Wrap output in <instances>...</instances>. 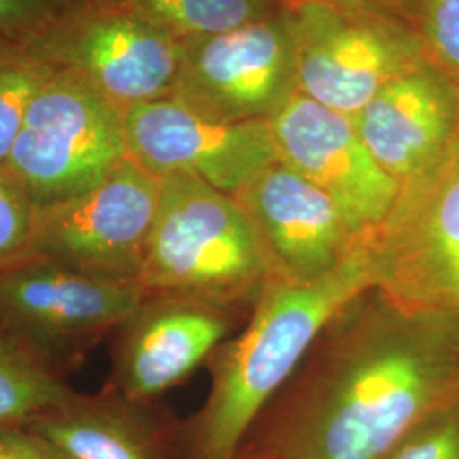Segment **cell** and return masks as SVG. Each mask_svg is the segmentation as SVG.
<instances>
[{"mask_svg":"<svg viewBox=\"0 0 459 459\" xmlns=\"http://www.w3.org/2000/svg\"><path fill=\"white\" fill-rule=\"evenodd\" d=\"M456 396L458 322L371 286L328 322L246 443L264 459H381Z\"/></svg>","mask_w":459,"mask_h":459,"instance_id":"cell-1","label":"cell"},{"mask_svg":"<svg viewBox=\"0 0 459 459\" xmlns=\"http://www.w3.org/2000/svg\"><path fill=\"white\" fill-rule=\"evenodd\" d=\"M373 237L324 278H271L246 327L220 345L206 366L212 388L184 422L189 459H233L271 402L295 377L315 341L345 305L377 286Z\"/></svg>","mask_w":459,"mask_h":459,"instance_id":"cell-2","label":"cell"},{"mask_svg":"<svg viewBox=\"0 0 459 459\" xmlns=\"http://www.w3.org/2000/svg\"><path fill=\"white\" fill-rule=\"evenodd\" d=\"M274 278L263 240L233 195L191 174L160 178L140 286L250 312Z\"/></svg>","mask_w":459,"mask_h":459,"instance_id":"cell-3","label":"cell"},{"mask_svg":"<svg viewBox=\"0 0 459 459\" xmlns=\"http://www.w3.org/2000/svg\"><path fill=\"white\" fill-rule=\"evenodd\" d=\"M281 16L293 39L296 91L344 115H358L386 83L429 58L405 17L327 0H286Z\"/></svg>","mask_w":459,"mask_h":459,"instance_id":"cell-4","label":"cell"},{"mask_svg":"<svg viewBox=\"0 0 459 459\" xmlns=\"http://www.w3.org/2000/svg\"><path fill=\"white\" fill-rule=\"evenodd\" d=\"M143 295L136 282L94 278L30 255L0 271V330L51 375L66 379Z\"/></svg>","mask_w":459,"mask_h":459,"instance_id":"cell-5","label":"cell"},{"mask_svg":"<svg viewBox=\"0 0 459 459\" xmlns=\"http://www.w3.org/2000/svg\"><path fill=\"white\" fill-rule=\"evenodd\" d=\"M371 252L379 290L409 310L459 324V128L402 184Z\"/></svg>","mask_w":459,"mask_h":459,"instance_id":"cell-6","label":"cell"},{"mask_svg":"<svg viewBox=\"0 0 459 459\" xmlns=\"http://www.w3.org/2000/svg\"><path fill=\"white\" fill-rule=\"evenodd\" d=\"M126 159L125 109L55 70L26 113L7 167L41 208L94 189Z\"/></svg>","mask_w":459,"mask_h":459,"instance_id":"cell-7","label":"cell"},{"mask_svg":"<svg viewBox=\"0 0 459 459\" xmlns=\"http://www.w3.org/2000/svg\"><path fill=\"white\" fill-rule=\"evenodd\" d=\"M26 49L123 109L172 98L181 72V39L102 0H83Z\"/></svg>","mask_w":459,"mask_h":459,"instance_id":"cell-8","label":"cell"},{"mask_svg":"<svg viewBox=\"0 0 459 459\" xmlns=\"http://www.w3.org/2000/svg\"><path fill=\"white\" fill-rule=\"evenodd\" d=\"M159 199L160 178L128 157L94 189L38 208L31 255L140 284Z\"/></svg>","mask_w":459,"mask_h":459,"instance_id":"cell-9","label":"cell"},{"mask_svg":"<svg viewBox=\"0 0 459 459\" xmlns=\"http://www.w3.org/2000/svg\"><path fill=\"white\" fill-rule=\"evenodd\" d=\"M296 92L293 39L281 14L182 41L172 100L225 123L267 121Z\"/></svg>","mask_w":459,"mask_h":459,"instance_id":"cell-10","label":"cell"},{"mask_svg":"<svg viewBox=\"0 0 459 459\" xmlns=\"http://www.w3.org/2000/svg\"><path fill=\"white\" fill-rule=\"evenodd\" d=\"M248 313L196 296L145 291L111 333L106 385L138 400H157L206 364Z\"/></svg>","mask_w":459,"mask_h":459,"instance_id":"cell-11","label":"cell"},{"mask_svg":"<svg viewBox=\"0 0 459 459\" xmlns=\"http://www.w3.org/2000/svg\"><path fill=\"white\" fill-rule=\"evenodd\" d=\"M279 162L320 187L361 233H375L402 184L377 164L352 116L296 91L267 119Z\"/></svg>","mask_w":459,"mask_h":459,"instance_id":"cell-12","label":"cell"},{"mask_svg":"<svg viewBox=\"0 0 459 459\" xmlns=\"http://www.w3.org/2000/svg\"><path fill=\"white\" fill-rule=\"evenodd\" d=\"M128 157L157 178L191 174L235 195L278 160L267 121L225 123L172 99L125 109Z\"/></svg>","mask_w":459,"mask_h":459,"instance_id":"cell-13","label":"cell"},{"mask_svg":"<svg viewBox=\"0 0 459 459\" xmlns=\"http://www.w3.org/2000/svg\"><path fill=\"white\" fill-rule=\"evenodd\" d=\"M233 197L255 225L274 278H324L377 233L358 231L328 195L279 160Z\"/></svg>","mask_w":459,"mask_h":459,"instance_id":"cell-14","label":"cell"},{"mask_svg":"<svg viewBox=\"0 0 459 459\" xmlns=\"http://www.w3.org/2000/svg\"><path fill=\"white\" fill-rule=\"evenodd\" d=\"M352 117L377 164L403 184L458 132L459 85L427 58L386 83Z\"/></svg>","mask_w":459,"mask_h":459,"instance_id":"cell-15","label":"cell"},{"mask_svg":"<svg viewBox=\"0 0 459 459\" xmlns=\"http://www.w3.org/2000/svg\"><path fill=\"white\" fill-rule=\"evenodd\" d=\"M26 427L68 459H189L184 422L104 385L72 394Z\"/></svg>","mask_w":459,"mask_h":459,"instance_id":"cell-16","label":"cell"},{"mask_svg":"<svg viewBox=\"0 0 459 459\" xmlns=\"http://www.w3.org/2000/svg\"><path fill=\"white\" fill-rule=\"evenodd\" d=\"M145 17L178 39L227 33L269 14L271 0H102Z\"/></svg>","mask_w":459,"mask_h":459,"instance_id":"cell-17","label":"cell"},{"mask_svg":"<svg viewBox=\"0 0 459 459\" xmlns=\"http://www.w3.org/2000/svg\"><path fill=\"white\" fill-rule=\"evenodd\" d=\"M72 392L0 330V424L26 426Z\"/></svg>","mask_w":459,"mask_h":459,"instance_id":"cell-18","label":"cell"},{"mask_svg":"<svg viewBox=\"0 0 459 459\" xmlns=\"http://www.w3.org/2000/svg\"><path fill=\"white\" fill-rule=\"evenodd\" d=\"M53 72L26 48H0V165H7L26 113Z\"/></svg>","mask_w":459,"mask_h":459,"instance_id":"cell-19","label":"cell"},{"mask_svg":"<svg viewBox=\"0 0 459 459\" xmlns=\"http://www.w3.org/2000/svg\"><path fill=\"white\" fill-rule=\"evenodd\" d=\"M38 206L7 165H0V271L33 252Z\"/></svg>","mask_w":459,"mask_h":459,"instance_id":"cell-20","label":"cell"},{"mask_svg":"<svg viewBox=\"0 0 459 459\" xmlns=\"http://www.w3.org/2000/svg\"><path fill=\"white\" fill-rule=\"evenodd\" d=\"M411 22L427 56L459 85V0H411Z\"/></svg>","mask_w":459,"mask_h":459,"instance_id":"cell-21","label":"cell"},{"mask_svg":"<svg viewBox=\"0 0 459 459\" xmlns=\"http://www.w3.org/2000/svg\"><path fill=\"white\" fill-rule=\"evenodd\" d=\"M83 0H0V48H30Z\"/></svg>","mask_w":459,"mask_h":459,"instance_id":"cell-22","label":"cell"},{"mask_svg":"<svg viewBox=\"0 0 459 459\" xmlns=\"http://www.w3.org/2000/svg\"><path fill=\"white\" fill-rule=\"evenodd\" d=\"M381 459H459V396L427 417Z\"/></svg>","mask_w":459,"mask_h":459,"instance_id":"cell-23","label":"cell"},{"mask_svg":"<svg viewBox=\"0 0 459 459\" xmlns=\"http://www.w3.org/2000/svg\"><path fill=\"white\" fill-rule=\"evenodd\" d=\"M0 459H68L26 426L0 424Z\"/></svg>","mask_w":459,"mask_h":459,"instance_id":"cell-24","label":"cell"},{"mask_svg":"<svg viewBox=\"0 0 459 459\" xmlns=\"http://www.w3.org/2000/svg\"><path fill=\"white\" fill-rule=\"evenodd\" d=\"M351 9H362V11H373L390 16L405 17L411 21V0H327Z\"/></svg>","mask_w":459,"mask_h":459,"instance_id":"cell-25","label":"cell"},{"mask_svg":"<svg viewBox=\"0 0 459 459\" xmlns=\"http://www.w3.org/2000/svg\"><path fill=\"white\" fill-rule=\"evenodd\" d=\"M233 459H264L263 455L255 449V447H252L250 444H244L242 447H240V451L237 453V456Z\"/></svg>","mask_w":459,"mask_h":459,"instance_id":"cell-26","label":"cell"}]
</instances>
